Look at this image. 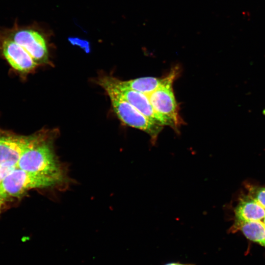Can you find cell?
<instances>
[{"instance_id":"1","label":"cell","mask_w":265,"mask_h":265,"mask_svg":"<svg viewBox=\"0 0 265 265\" xmlns=\"http://www.w3.org/2000/svg\"><path fill=\"white\" fill-rule=\"evenodd\" d=\"M52 137L46 132L36 133L31 145L21 156L18 167L31 173L64 178L53 149Z\"/></svg>"},{"instance_id":"2","label":"cell","mask_w":265,"mask_h":265,"mask_svg":"<svg viewBox=\"0 0 265 265\" xmlns=\"http://www.w3.org/2000/svg\"><path fill=\"white\" fill-rule=\"evenodd\" d=\"M63 179L31 173L18 167L1 182L0 190L5 202L9 197L21 196L32 189L54 186L61 183Z\"/></svg>"},{"instance_id":"3","label":"cell","mask_w":265,"mask_h":265,"mask_svg":"<svg viewBox=\"0 0 265 265\" xmlns=\"http://www.w3.org/2000/svg\"><path fill=\"white\" fill-rule=\"evenodd\" d=\"M179 73V67H174L166 75L165 81L148 95L155 111L166 121L168 126L177 132L182 120L179 114L173 84Z\"/></svg>"},{"instance_id":"4","label":"cell","mask_w":265,"mask_h":265,"mask_svg":"<svg viewBox=\"0 0 265 265\" xmlns=\"http://www.w3.org/2000/svg\"><path fill=\"white\" fill-rule=\"evenodd\" d=\"M0 33L23 47L38 64L49 62V53L45 38L37 28L20 26L15 23Z\"/></svg>"},{"instance_id":"5","label":"cell","mask_w":265,"mask_h":265,"mask_svg":"<svg viewBox=\"0 0 265 265\" xmlns=\"http://www.w3.org/2000/svg\"><path fill=\"white\" fill-rule=\"evenodd\" d=\"M98 83L106 91H110L125 100L153 122L168 126L166 121L154 109L148 95L124 87L119 80L111 76H104Z\"/></svg>"},{"instance_id":"6","label":"cell","mask_w":265,"mask_h":265,"mask_svg":"<svg viewBox=\"0 0 265 265\" xmlns=\"http://www.w3.org/2000/svg\"><path fill=\"white\" fill-rule=\"evenodd\" d=\"M106 92L110 100L112 109L119 120L127 126L147 133L151 137L152 143L155 144L163 126L153 122L113 93L109 91Z\"/></svg>"},{"instance_id":"7","label":"cell","mask_w":265,"mask_h":265,"mask_svg":"<svg viewBox=\"0 0 265 265\" xmlns=\"http://www.w3.org/2000/svg\"><path fill=\"white\" fill-rule=\"evenodd\" d=\"M35 135H19L0 130V166L18 167L21 156L31 145Z\"/></svg>"},{"instance_id":"8","label":"cell","mask_w":265,"mask_h":265,"mask_svg":"<svg viewBox=\"0 0 265 265\" xmlns=\"http://www.w3.org/2000/svg\"><path fill=\"white\" fill-rule=\"evenodd\" d=\"M0 49L10 65L17 71L23 73H29L38 65L23 47L1 33Z\"/></svg>"},{"instance_id":"9","label":"cell","mask_w":265,"mask_h":265,"mask_svg":"<svg viewBox=\"0 0 265 265\" xmlns=\"http://www.w3.org/2000/svg\"><path fill=\"white\" fill-rule=\"evenodd\" d=\"M236 220L263 221L265 208L248 194L240 199L235 210Z\"/></svg>"},{"instance_id":"10","label":"cell","mask_w":265,"mask_h":265,"mask_svg":"<svg viewBox=\"0 0 265 265\" xmlns=\"http://www.w3.org/2000/svg\"><path fill=\"white\" fill-rule=\"evenodd\" d=\"M233 228L241 231L248 239L265 247V226L262 222L235 220Z\"/></svg>"},{"instance_id":"11","label":"cell","mask_w":265,"mask_h":265,"mask_svg":"<svg viewBox=\"0 0 265 265\" xmlns=\"http://www.w3.org/2000/svg\"><path fill=\"white\" fill-rule=\"evenodd\" d=\"M166 75L162 78L146 77L119 82L123 86L147 95L159 88L165 80Z\"/></svg>"},{"instance_id":"12","label":"cell","mask_w":265,"mask_h":265,"mask_svg":"<svg viewBox=\"0 0 265 265\" xmlns=\"http://www.w3.org/2000/svg\"><path fill=\"white\" fill-rule=\"evenodd\" d=\"M248 194L265 208V187H251Z\"/></svg>"},{"instance_id":"13","label":"cell","mask_w":265,"mask_h":265,"mask_svg":"<svg viewBox=\"0 0 265 265\" xmlns=\"http://www.w3.org/2000/svg\"><path fill=\"white\" fill-rule=\"evenodd\" d=\"M69 40L73 44L79 45L85 50H89L88 42L85 40L77 37H70Z\"/></svg>"},{"instance_id":"14","label":"cell","mask_w":265,"mask_h":265,"mask_svg":"<svg viewBox=\"0 0 265 265\" xmlns=\"http://www.w3.org/2000/svg\"><path fill=\"white\" fill-rule=\"evenodd\" d=\"M164 265H195L193 264H184L180 262H172L166 264Z\"/></svg>"},{"instance_id":"15","label":"cell","mask_w":265,"mask_h":265,"mask_svg":"<svg viewBox=\"0 0 265 265\" xmlns=\"http://www.w3.org/2000/svg\"><path fill=\"white\" fill-rule=\"evenodd\" d=\"M261 222H262L263 223V224H264V225L265 226V218L263 220V221H261Z\"/></svg>"}]
</instances>
